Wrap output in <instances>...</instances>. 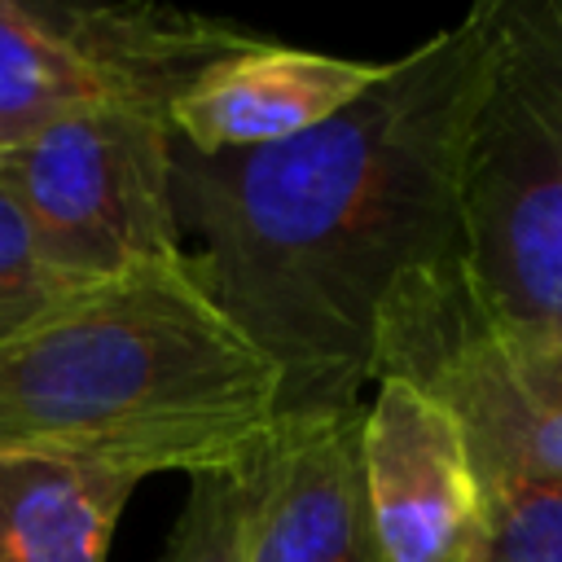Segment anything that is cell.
<instances>
[{
	"label": "cell",
	"mask_w": 562,
	"mask_h": 562,
	"mask_svg": "<svg viewBox=\"0 0 562 562\" xmlns=\"http://www.w3.org/2000/svg\"><path fill=\"white\" fill-rule=\"evenodd\" d=\"M483 53L479 4L285 145L206 158L171 136L189 268L272 364L277 426L356 413L391 290L461 255V145Z\"/></svg>",
	"instance_id": "obj_1"
},
{
	"label": "cell",
	"mask_w": 562,
	"mask_h": 562,
	"mask_svg": "<svg viewBox=\"0 0 562 562\" xmlns=\"http://www.w3.org/2000/svg\"><path fill=\"white\" fill-rule=\"evenodd\" d=\"M277 435V373L189 268L66 290L0 342V452L224 474Z\"/></svg>",
	"instance_id": "obj_2"
},
{
	"label": "cell",
	"mask_w": 562,
	"mask_h": 562,
	"mask_svg": "<svg viewBox=\"0 0 562 562\" xmlns=\"http://www.w3.org/2000/svg\"><path fill=\"white\" fill-rule=\"evenodd\" d=\"M461 145V272L514 334L562 338V0H496Z\"/></svg>",
	"instance_id": "obj_3"
},
{
	"label": "cell",
	"mask_w": 562,
	"mask_h": 562,
	"mask_svg": "<svg viewBox=\"0 0 562 562\" xmlns=\"http://www.w3.org/2000/svg\"><path fill=\"white\" fill-rule=\"evenodd\" d=\"M0 189L18 206L40 263L66 290L184 255L171 206V119L162 110L70 114L0 154Z\"/></svg>",
	"instance_id": "obj_4"
},
{
	"label": "cell",
	"mask_w": 562,
	"mask_h": 562,
	"mask_svg": "<svg viewBox=\"0 0 562 562\" xmlns=\"http://www.w3.org/2000/svg\"><path fill=\"white\" fill-rule=\"evenodd\" d=\"M404 378L465 430L474 470L562 479V338L501 329L461 255L408 272L378 321L373 382Z\"/></svg>",
	"instance_id": "obj_5"
},
{
	"label": "cell",
	"mask_w": 562,
	"mask_h": 562,
	"mask_svg": "<svg viewBox=\"0 0 562 562\" xmlns=\"http://www.w3.org/2000/svg\"><path fill=\"white\" fill-rule=\"evenodd\" d=\"M246 26L171 4L0 0V154L44 127L105 105L171 110Z\"/></svg>",
	"instance_id": "obj_6"
},
{
	"label": "cell",
	"mask_w": 562,
	"mask_h": 562,
	"mask_svg": "<svg viewBox=\"0 0 562 562\" xmlns=\"http://www.w3.org/2000/svg\"><path fill=\"white\" fill-rule=\"evenodd\" d=\"M360 474L378 562H457L479 518V470L461 422L404 378L360 408Z\"/></svg>",
	"instance_id": "obj_7"
},
{
	"label": "cell",
	"mask_w": 562,
	"mask_h": 562,
	"mask_svg": "<svg viewBox=\"0 0 562 562\" xmlns=\"http://www.w3.org/2000/svg\"><path fill=\"white\" fill-rule=\"evenodd\" d=\"M386 75V61H356L277 40H255L237 53L215 57L171 101V136L193 154H241L285 145Z\"/></svg>",
	"instance_id": "obj_8"
},
{
	"label": "cell",
	"mask_w": 562,
	"mask_h": 562,
	"mask_svg": "<svg viewBox=\"0 0 562 562\" xmlns=\"http://www.w3.org/2000/svg\"><path fill=\"white\" fill-rule=\"evenodd\" d=\"M360 408L277 426L259 457L241 562H378L360 474Z\"/></svg>",
	"instance_id": "obj_9"
},
{
	"label": "cell",
	"mask_w": 562,
	"mask_h": 562,
	"mask_svg": "<svg viewBox=\"0 0 562 562\" xmlns=\"http://www.w3.org/2000/svg\"><path fill=\"white\" fill-rule=\"evenodd\" d=\"M136 483L97 461L0 452V562H105Z\"/></svg>",
	"instance_id": "obj_10"
},
{
	"label": "cell",
	"mask_w": 562,
	"mask_h": 562,
	"mask_svg": "<svg viewBox=\"0 0 562 562\" xmlns=\"http://www.w3.org/2000/svg\"><path fill=\"white\" fill-rule=\"evenodd\" d=\"M457 562H562V479L479 470V518Z\"/></svg>",
	"instance_id": "obj_11"
},
{
	"label": "cell",
	"mask_w": 562,
	"mask_h": 562,
	"mask_svg": "<svg viewBox=\"0 0 562 562\" xmlns=\"http://www.w3.org/2000/svg\"><path fill=\"white\" fill-rule=\"evenodd\" d=\"M255 496H259V461H250L246 470L189 479V496L171 522L158 562H241Z\"/></svg>",
	"instance_id": "obj_12"
},
{
	"label": "cell",
	"mask_w": 562,
	"mask_h": 562,
	"mask_svg": "<svg viewBox=\"0 0 562 562\" xmlns=\"http://www.w3.org/2000/svg\"><path fill=\"white\" fill-rule=\"evenodd\" d=\"M61 294L66 285H57V277L40 263L18 206L0 189V342L31 325Z\"/></svg>",
	"instance_id": "obj_13"
}]
</instances>
